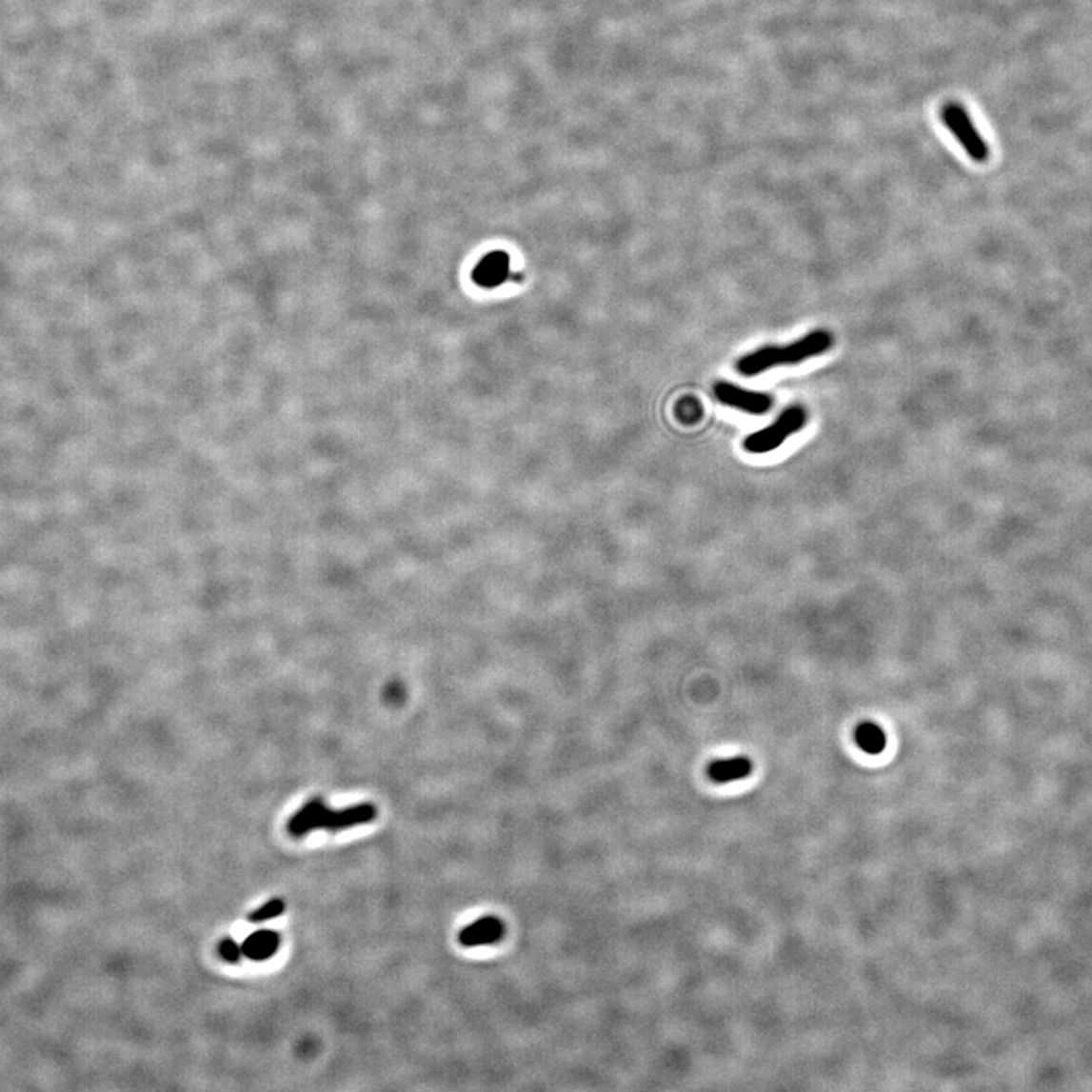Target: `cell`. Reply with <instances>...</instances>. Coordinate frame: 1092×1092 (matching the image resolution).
I'll return each mask as SVG.
<instances>
[{
  "label": "cell",
  "mask_w": 1092,
  "mask_h": 1092,
  "mask_svg": "<svg viewBox=\"0 0 1092 1092\" xmlns=\"http://www.w3.org/2000/svg\"><path fill=\"white\" fill-rule=\"evenodd\" d=\"M833 344L835 339L831 336V332L827 329H817L802 339L795 340L787 347L769 345L759 347L754 352L744 355L736 367L745 377H756L777 366H795L809 358L824 354Z\"/></svg>",
  "instance_id": "6da1fadb"
},
{
  "label": "cell",
  "mask_w": 1092,
  "mask_h": 1092,
  "mask_svg": "<svg viewBox=\"0 0 1092 1092\" xmlns=\"http://www.w3.org/2000/svg\"><path fill=\"white\" fill-rule=\"evenodd\" d=\"M284 910H286V904H284L283 900H270V902L263 904L262 907H258L257 910H254V912L249 915V921L250 923H263V921L272 920V918L283 915Z\"/></svg>",
  "instance_id": "8fae6325"
},
{
  "label": "cell",
  "mask_w": 1092,
  "mask_h": 1092,
  "mask_svg": "<svg viewBox=\"0 0 1092 1092\" xmlns=\"http://www.w3.org/2000/svg\"><path fill=\"white\" fill-rule=\"evenodd\" d=\"M677 414H679V418L682 419L683 422L694 424V422H697L698 419L701 418V406L698 404L697 399H683L682 403L679 404V408H677Z\"/></svg>",
  "instance_id": "7c38bea8"
},
{
  "label": "cell",
  "mask_w": 1092,
  "mask_h": 1092,
  "mask_svg": "<svg viewBox=\"0 0 1092 1092\" xmlns=\"http://www.w3.org/2000/svg\"><path fill=\"white\" fill-rule=\"evenodd\" d=\"M506 936V924L498 917H481L463 927L457 935L460 945L465 948L481 947V945H493L501 943Z\"/></svg>",
  "instance_id": "8992f818"
},
{
  "label": "cell",
  "mask_w": 1092,
  "mask_h": 1092,
  "mask_svg": "<svg viewBox=\"0 0 1092 1092\" xmlns=\"http://www.w3.org/2000/svg\"><path fill=\"white\" fill-rule=\"evenodd\" d=\"M715 396L724 406L754 414V416L768 413L774 406V399L766 393L745 390V388L725 383V381H721L715 386Z\"/></svg>",
  "instance_id": "5b68a950"
},
{
  "label": "cell",
  "mask_w": 1092,
  "mask_h": 1092,
  "mask_svg": "<svg viewBox=\"0 0 1092 1092\" xmlns=\"http://www.w3.org/2000/svg\"><path fill=\"white\" fill-rule=\"evenodd\" d=\"M805 422H807V413L803 407H789L784 413L780 414L779 419L772 426L749 434L744 440V447L749 454H766V452L774 451L777 447H782L792 434L802 431Z\"/></svg>",
  "instance_id": "3957f363"
},
{
  "label": "cell",
  "mask_w": 1092,
  "mask_h": 1092,
  "mask_svg": "<svg viewBox=\"0 0 1092 1092\" xmlns=\"http://www.w3.org/2000/svg\"><path fill=\"white\" fill-rule=\"evenodd\" d=\"M854 739L859 748L869 756H879L884 753L887 745L886 733L879 724L865 721L861 723L854 731Z\"/></svg>",
  "instance_id": "9c48e42d"
},
{
  "label": "cell",
  "mask_w": 1092,
  "mask_h": 1092,
  "mask_svg": "<svg viewBox=\"0 0 1092 1092\" xmlns=\"http://www.w3.org/2000/svg\"><path fill=\"white\" fill-rule=\"evenodd\" d=\"M220 955L225 961L235 962L240 958V955H243L242 947H239L234 941H224L220 943Z\"/></svg>",
  "instance_id": "4fadbf2b"
},
{
  "label": "cell",
  "mask_w": 1092,
  "mask_h": 1092,
  "mask_svg": "<svg viewBox=\"0 0 1092 1092\" xmlns=\"http://www.w3.org/2000/svg\"><path fill=\"white\" fill-rule=\"evenodd\" d=\"M753 769V762L749 761L748 757H730L710 762L707 766V777L713 784H727L746 779Z\"/></svg>",
  "instance_id": "ba28073f"
},
{
  "label": "cell",
  "mask_w": 1092,
  "mask_h": 1092,
  "mask_svg": "<svg viewBox=\"0 0 1092 1092\" xmlns=\"http://www.w3.org/2000/svg\"><path fill=\"white\" fill-rule=\"evenodd\" d=\"M941 119L969 157L977 163L988 160V143L984 142L963 105L958 102H948L943 105L941 109Z\"/></svg>",
  "instance_id": "277c9868"
},
{
  "label": "cell",
  "mask_w": 1092,
  "mask_h": 1092,
  "mask_svg": "<svg viewBox=\"0 0 1092 1092\" xmlns=\"http://www.w3.org/2000/svg\"><path fill=\"white\" fill-rule=\"evenodd\" d=\"M278 945H280V936L276 935L275 932L262 930V932L252 933L243 943L242 953L252 961H265L275 953Z\"/></svg>",
  "instance_id": "30bf717a"
},
{
  "label": "cell",
  "mask_w": 1092,
  "mask_h": 1092,
  "mask_svg": "<svg viewBox=\"0 0 1092 1092\" xmlns=\"http://www.w3.org/2000/svg\"><path fill=\"white\" fill-rule=\"evenodd\" d=\"M510 276V257L503 250L486 255L472 273V280L480 288H493L506 283Z\"/></svg>",
  "instance_id": "52a82bcc"
},
{
  "label": "cell",
  "mask_w": 1092,
  "mask_h": 1092,
  "mask_svg": "<svg viewBox=\"0 0 1092 1092\" xmlns=\"http://www.w3.org/2000/svg\"><path fill=\"white\" fill-rule=\"evenodd\" d=\"M377 817V807L370 803L347 807L344 810H331L321 798H314L295 813L288 821V833L304 836L313 830L339 831L355 827L358 824L372 823Z\"/></svg>",
  "instance_id": "7a4b0ae2"
}]
</instances>
